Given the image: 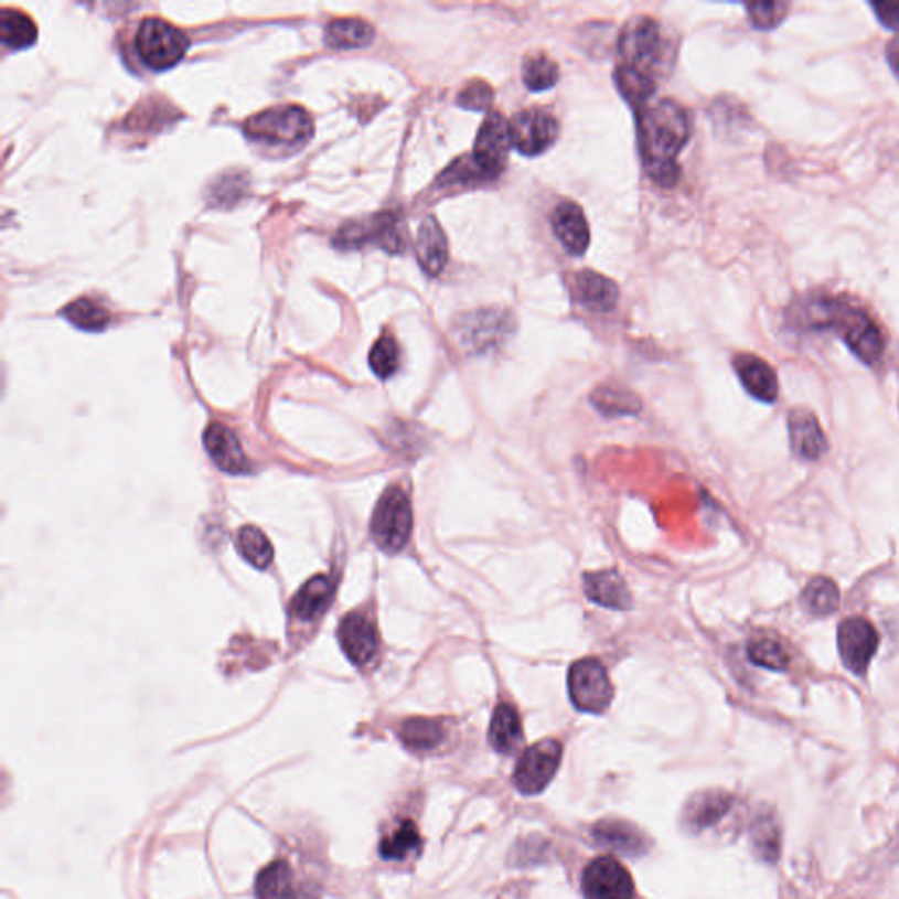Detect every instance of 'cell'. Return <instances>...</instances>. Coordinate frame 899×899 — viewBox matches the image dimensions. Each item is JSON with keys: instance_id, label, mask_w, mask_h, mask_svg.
I'll return each mask as SVG.
<instances>
[{"instance_id": "cell-28", "label": "cell", "mask_w": 899, "mask_h": 899, "mask_svg": "<svg viewBox=\"0 0 899 899\" xmlns=\"http://www.w3.org/2000/svg\"><path fill=\"white\" fill-rule=\"evenodd\" d=\"M399 740L414 752H429L438 749L445 740V726L441 720L414 717L400 724Z\"/></svg>"}, {"instance_id": "cell-6", "label": "cell", "mask_w": 899, "mask_h": 899, "mask_svg": "<svg viewBox=\"0 0 899 899\" xmlns=\"http://www.w3.org/2000/svg\"><path fill=\"white\" fill-rule=\"evenodd\" d=\"M136 50L150 69H171L185 56L189 38L165 20L147 18L136 34Z\"/></svg>"}, {"instance_id": "cell-26", "label": "cell", "mask_w": 899, "mask_h": 899, "mask_svg": "<svg viewBox=\"0 0 899 899\" xmlns=\"http://www.w3.org/2000/svg\"><path fill=\"white\" fill-rule=\"evenodd\" d=\"M332 595H334V584H332L331 578L319 575V577L306 581L304 586L299 589L292 604H290V611L299 620L317 619V617L322 616L323 611L328 610L329 602L332 601Z\"/></svg>"}, {"instance_id": "cell-35", "label": "cell", "mask_w": 899, "mask_h": 899, "mask_svg": "<svg viewBox=\"0 0 899 899\" xmlns=\"http://www.w3.org/2000/svg\"><path fill=\"white\" fill-rule=\"evenodd\" d=\"M522 79L529 90H548L559 82V65L547 53H529L522 64Z\"/></svg>"}, {"instance_id": "cell-12", "label": "cell", "mask_w": 899, "mask_h": 899, "mask_svg": "<svg viewBox=\"0 0 899 899\" xmlns=\"http://www.w3.org/2000/svg\"><path fill=\"white\" fill-rule=\"evenodd\" d=\"M878 633L865 617H848L838 628V650L842 663L854 675H865L877 654Z\"/></svg>"}, {"instance_id": "cell-38", "label": "cell", "mask_w": 899, "mask_h": 899, "mask_svg": "<svg viewBox=\"0 0 899 899\" xmlns=\"http://www.w3.org/2000/svg\"><path fill=\"white\" fill-rule=\"evenodd\" d=\"M236 547L243 559L248 560L257 569H266L272 563V545L266 534L254 525H245L237 533Z\"/></svg>"}, {"instance_id": "cell-23", "label": "cell", "mask_w": 899, "mask_h": 899, "mask_svg": "<svg viewBox=\"0 0 899 899\" xmlns=\"http://www.w3.org/2000/svg\"><path fill=\"white\" fill-rule=\"evenodd\" d=\"M415 251L426 275L438 276L443 272L448 260V243L443 228L435 216H427L418 227Z\"/></svg>"}, {"instance_id": "cell-14", "label": "cell", "mask_w": 899, "mask_h": 899, "mask_svg": "<svg viewBox=\"0 0 899 899\" xmlns=\"http://www.w3.org/2000/svg\"><path fill=\"white\" fill-rule=\"evenodd\" d=\"M587 899H633V877L616 857H598L587 866L581 877Z\"/></svg>"}, {"instance_id": "cell-16", "label": "cell", "mask_w": 899, "mask_h": 899, "mask_svg": "<svg viewBox=\"0 0 899 899\" xmlns=\"http://www.w3.org/2000/svg\"><path fill=\"white\" fill-rule=\"evenodd\" d=\"M338 636L344 654L357 666L370 663L378 652V631L364 613H350L344 617Z\"/></svg>"}, {"instance_id": "cell-4", "label": "cell", "mask_w": 899, "mask_h": 899, "mask_svg": "<svg viewBox=\"0 0 899 899\" xmlns=\"http://www.w3.org/2000/svg\"><path fill=\"white\" fill-rule=\"evenodd\" d=\"M414 531V512L408 495L400 486H390L376 503L371 518V534L382 550L397 554L408 545Z\"/></svg>"}, {"instance_id": "cell-18", "label": "cell", "mask_w": 899, "mask_h": 899, "mask_svg": "<svg viewBox=\"0 0 899 899\" xmlns=\"http://www.w3.org/2000/svg\"><path fill=\"white\" fill-rule=\"evenodd\" d=\"M789 435L792 450L805 461H818L830 448L818 418L806 408L792 409L789 415Z\"/></svg>"}, {"instance_id": "cell-7", "label": "cell", "mask_w": 899, "mask_h": 899, "mask_svg": "<svg viewBox=\"0 0 899 899\" xmlns=\"http://www.w3.org/2000/svg\"><path fill=\"white\" fill-rule=\"evenodd\" d=\"M513 332L510 311L486 308L462 314L456 323V336L470 353H485L497 349Z\"/></svg>"}, {"instance_id": "cell-31", "label": "cell", "mask_w": 899, "mask_h": 899, "mask_svg": "<svg viewBox=\"0 0 899 899\" xmlns=\"http://www.w3.org/2000/svg\"><path fill=\"white\" fill-rule=\"evenodd\" d=\"M38 40V25L20 9H2L0 13V41L4 46L23 50Z\"/></svg>"}, {"instance_id": "cell-1", "label": "cell", "mask_w": 899, "mask_h": 899, "mask_svg": "<svg viewBox=\"0 0 899 899\" xmlns=\"http://www.w3.org/2000/svg\"><path fill=\"white\" fill-rule=\"evenodd\" d=\"M638 133L643 168L650 180L672 189L681 178L678 153L691 138V120L684 106L672 99L655 100L638 113Z\"/></svg>"}, {"instance_id": "cell-40", "label": "cell", "mask_w": 899, "mask_h": 899, "mask_svg": "<svg viewBox=\"0 0 899 899\" xmlns=\"http://www.w3.org/2000/svg\"><path fill=\"white\" fill-rule=\"evenodd\" d=\"M370 366L378 378H390L399 370V346L396 338L385 332L378 338L370 353Z\"/></svg>"}, {"instance_id": "cell-20", "label": "cell", "mask_w": 899, "mask_h": 899, "mask_svg": "<svg viewBox=\"0 0 899 899\" xmlns=\"http://www.w3.org/2000/svg\"><path fill=\"white\" fill-rule=\"evenodd\" d=\"M572 293L586 310L610 313L619 302L616 281L596 271H580L572 276Z\"/></svg>"}, {"instance_id": "cell-44", "label": "cell", "mask_w": 899, "mask_h": 899, "mask_svg": "<svg viewBox=\"0 0 899 899\" xmlns=\"http://www.w3.org/2000/svg\"><path fill=\"white\" fill-rule=\"evenodd\" d=\"M875 17L889 31L899 32V2H871Z\"/></svg>"}, {"instance_id": "cell-22", "label": "cell", "mask_w": 899, "mask_h": 899, "mask_svg": "<svg viewBox=\"0 0 899 899\" xmlns=\"http://www.w3.org/2000/svg\"><path fill=\"white\" fill-rule=\"evenodd\" d=\"M584 592L599 607L620 611L633 607V598L625 586L624 578L620 577L616 569L584 575Z\"/></svg>"}, {"instance_id": "cell-33", "label": "cell", "mask_w": 899, "mask_h": 899, "mask_svg": "<svg viewBox=\"0 0 899 899\" xmlns=\"http://www.w3.org/2000/svg\"><path fill=\"white\" fill-rule=\"evenodd\" d=\"M422 850V836L411 821H403L379 844V856L385 860H405Z\"/></svg>"}, {"instance_id": "cell-9", "label": "cell", "mask_w": 899, "mask_h": 899, "mask_svg": "<svg viewBox=\"0 0 899 899\" xmlns=\"http://www.w3.org/2000/svg\"><path fill=\"white\" fill-rule=\"evenodd\" d=\"M563 747L557 740H543L522 753L513 773L518 791L524 794H538L547 788L559 770Z\"/></svg>"}, {"instance_id": "cell-3", "label": "cell", "mask_w": 899, "mask_h": 899, "mask_svg": "<svg viewBox=\"0 0 899 899\" xmlns=\"http://www.w3.org/2000/svg\"><path fill=\"white\" fill-rule=\"evenodd\" d=\"M619 53L624 65L654 78L655 73L666 69L670 55L663 26L654 18H633L620 32Z\"/></svg>"}, {"instance_id": "cell-37", "label": "cell", "mask_w": 899, "mask_h": 899, "mask_svg": "<svg viewBox=\"0 0 899 899\" xmlns=\"http://www.w3.org/2000/svg\"><path fill=\"white\" fill-rule=\"evenodd\" d=\"M293 874L287 860H275L258 874L255 882V899H283L290 886Z\"/></svg>"}, {"instance_id": "cell-5", "label": "cell", "mask_w": 899, "mask_h": 899, "mask_svg": "<svg viewBox=\"0 0 899 899\" xmlns=\"http://www.w3.org/2000/svg\"><path fill=\"white\" fill-rule=\"evenodd\" d=\"M245 133L255 141L298 145L313 133L310 113L301 106H275L245 121Z\"/></svg>"}, {"instance_id": "cell-24", "label": "cell", "mask_w": 899, "mask_h": 899, "mask_svg": "<svg viewBox=\"0 0 899 899\" xmlns=\"http://www.w3.org/2000/svg\"><path fill=\"white\" fill-rule=\"evenodd\" d=\"M596 842L624 856H642L650 844L642 831L625 821H602L592 831Z\"/></svg>"}, {"instance_id": "cell-29", "label": "cell", "mask_w": 899, "mask_h": 899, "mask_svg": "<svg viewBox=\"0 0 899 899\" xmlns=\"http://www.w3.org/2000/svg\"><path fill=\"white\" fill-rule=\"evenodd\" d=\"M375 40V29L362 18H336L328 25L325 41L338 50L364 47Z\"/></svg>"}, {"instance_id": "cell-17", "label": "cell", "mask_w": 899, "mask_h": 899, "mask_svg": "<svg viewBox=\"0 0 899 899\" xmlns=\"http://www.w3.org/2000/svg\"><path fill=\"white\" fill-rule=\"evenodd\" d=\"M736 375L740 378L745 390L762 403H774L779 397V378L773 367L764 358L752 353H738L732 358Z\"/></svg>"}, {"instance_id": "cell-32", "label": "cell", "mask_w": 899, "mask_h": 899, "mask_svg": "<svg viewBox=\"0 0 899 899\" xmlns=\"http://www.w3.org/2000/svg\"><path fill=\"white\" fill-rule=\"evenodd\" d=\"M616 83L620 94L638 113L650 104L655 94V82L649 74L619 65L616 71Z\"/></svg>"}, {"instance_id": "cell-27", "label": "cell", "mask_w": 899, "mask_h": 899, "mask_svg": "<svg viewBox=\"0 0 899 899\" xmlns=\"http://www.w3.org/2000/svg\"><path fill=\"white\" fill-rule=\"evenodd\" d=\"M522 720L515 706L509 703H501L495 706L492 715L491 729H489V741L497 752L512 753L521 745Z\"/></svg>"}, {"instance_id": "cell-13", "label": "cell", "mask_w": 899, "mask_h": 899, "mask_svg": "<svg viewBox=\"0 0 899 899\" xmlns=\"http://www.w3.org/2000/svg\"><path fill=\"white\" fill-rule=\"evenodd\" d=\"M736 798L720 789L697 792L685 806V827L697 835L723 831L736 814Z\"/></svg>"}, {"instance_id": "cell-46", "label": "cell", "mask_w": 899, "mask_h": 899, "mask_svg": "<svg viewBox=\"0 0 899 899\" xmlns=\"http://www.w3.org/2000/svg\"><path fill=\"white\" fill-rule=\"evenodd\" d=\"M887 64L891 67L892 74L899 79V38L889 41L886 47Z\"/></svg>"}, {"instance_id": "cell-21", "label": "cell", "mask_w": 899, "mask_h": 899, "mask_svg": "<svg viewBox=\"0 0 899 899\" xmlns=\"http://www.w3.org/2000/svg\"><path fill=\"white\" fill-rule=\"evenodd\" d=\"M204 447L215 464L227 473L239 474L250 470V462L243 452L239 439L234 436L233 430L222 424L215 422L207 427L204 432Z\"/></svg>"}, {"instance_id": "cell-30", "label": "cell", "mask_w": 899, "mask_h": 899, "mask_svg": "<svg viewBox=\"0 0 899 899\" xmlns=\"http://www.w3.org/2000/svg\"><path fill=\"white\" fill-rule=\"evenodd\" d=\"M590 403L604 417H629L642 409V400L619 385H601L590 394Z\"/></svg>"}, {"instance_id": "cell-2", "label": "cell", "mask_w": 899, "mask_h": 899, "mask_svg": "<svg viewBox=\"0 0 899 899\" xmlns=\"http://www.w3.org/2000/svg\"><path fill=\"white\" fill-rule=\"evenodd\" d=\"M806 328L831 329L838 332L850 352L865 364H875L882 357L886 341L875 320L839 298H815L803 308Z\"/></svg>"}, {"instance_id": "cell-34", "label": "cell", "mask_w": 899, "mask_h": 899, "mask_svg": "<svg viewBox=\"0 0 899 899\" xmlns=\"http://www.w3.org/2000/svg\"><path fill=\"white\" fill-rule=\"evenodd\" d=\"M803 604L815 617L833 616L839 607V590L827 577H814L803 590Z\"/></svg>"}, {"instance_id": "cell-19", "label": "cell", "mask_w": 899, "mask_h": 899, "mask_svg": "<svg viewBox=\"0 0 899 899\" xmlns=\"http://www.w3.org/2000/svg\"><path fill=\"white\" fill-rule=\"evenodd\" d=\"M550 222L554 234L569 254H586L590 243V228L578 204L564 201L552 213Z\"/></svg>"}, {"instance_id": "cell-43", "label": "cell", "mask_w": 899, "mask_h": 899, "mask_svg": "<svg viewBox=\"0 0 899 899\" xmlns=\"http://www.w3.org/2000/svg\"><path fill=\"white\" fill-rule=\"evenodd\" d=\"M492 100H494V90H492L489 83L482 82V79L471 82L457 97L459 106L471 109V111H486V109L491 108Z\"/></svg>"}, {"instance_id": "cell-11", "label": "cell", "mask_w": 899, "mask_h": 899, "mask_svg": "<svg viewBox=\"0 0 899 899\" xmlns=\"http://www.w3.org/2000/svg\"><path fill=\"white\" fill-rule=\"evenodd\" d=\"M512 127L513 148L522 156H542L559 138V121L545 109L531 108L516 113Z\"/></svg>"}, {"instance_id": "cell-8", "label": "cell", "mask_w": 899, "mask_h": 899, "mask_svg": "<svg viewBox=\"0 0 899 899\" xmlns=\"http://www.w3.org/2000/svg\"><path fill=\"white\" fill-rule=\"evenodd\" d=\"M569 696L586 714H602L613 699V685L598 659H581L569 667Z\"/></svg>"}, {"instance_id": "cell-36", "label": "cell", "mask_w": 899, "mask_h": 899, "mask_svg": "<svg viewBox=\"0 0 899 899\" xmlns=\"http://www.w3.org/2000/svg\"><path fill=\"white\" fill-rule=\"evenodd\" d=\"M64 319L69 320L74 328L82 329V331L99 332L108 328L111 314L99 302L94 299L82 298L65 306Z\"/></svg>"}, {"instance_id": "cell-42", "label": "cell", "mask_w": 899, "mask_h": 899, "mask_svg": "<svg viewBox=\"0 0 899 899\" xmlns=\"http://www.w3.org/2000/svg\"><path fill=\"white\" fill-rule=\"evenodd\" d=\"M439 181H443L441 185H459V183L470 185L473 181H491V178L480 169L473 157H464L450 165Z\"/></svg>"}, {"instance_id": "cell-39", "label": "cell", "mask_w": 899, "mask_h": 899, "mask_svg": "<svg viewBox=\"0 0 899 899\" xmlns=\"http://www.w3.org/2000/svg\"><path fill=\"white\" fill-rule=\"evenodd\" d=\"M749 657L753 664L767 667L771 672H783L788 670L791 657L782 642L774 638H756L749 643Z\"/></svg>"}, {"instance_id": "cell-25", "label": "cell", "mask_w": 899, "mask_h": 899, "mask_svg": "<svg viewBox=\"0 0 899 899\" xmlns=\"http://www.w3.org/2000/svg\"><path fill=\"white\" fill-rule=\"evenodd\" d=\"M750 845L758 859L764 860L768 865H774L782 850V833H780L779 822L774 818L773 812H759L750 822Z\"/></svg>"}, {"instance_id": "cell-10", "label": "cell", "mask_w": 899, "mask_h": 899, "mask_svg": "<svg viewBox=\"0 0 899 899\" xmlns=\"http://www.w3.org/2000/svg\"><path fill=\"white\" fill-rule=\"evenodd\" d=\"M512 148V127L509 121L500 113H489L474 141V162L486 176L494 180L506 168Z\"/></svg>"}, {"instance_id": "cell-41", "label": "cell", "mask_w": 899, "mask_h": 899, "mask_svg": "<svg viewBox=\"0 0 899 899\" xmlns=\"http://www.w3.org/2000/svg\"><path fill=\"white\" fill-rule=\"evenodd\" d=\"M750 23L758 31H771L785 20L789 13L788 2H750L747 4Z\"/></svg>"}, {"instance_id": "cell-15", "label": "cell", "mask_w": 899, "mask_h": 899, "mask_svg": "<svg viewBox=\"0 0 899 899\" xmlns=\"http://www.w3.org/2000/svg\"><path fill=\"white\" fill-rule=\"evenodd\" d=\"M336 239L338 245L346 246V248H357L367 243H375L390 254H399L405 250L399 220L392 213H382V215L367 218L366 222L349 224L343 227Z\"/></svg>"}, {"instance_id": "cell-45", "label": "cell", "mask_w": 899, "mask_h": 899, "mask_svg": "<svg viewBox=\"0 0 899 899\" xmlns=\"http://www.w3.org/2000/svg\"><path fill=\"white\" fill-rule=\"evenodd\" d=\"M283 899H320L319 887L311 886V884L298 882L293 880L289 891L285 895Z\"/></svg>"}]
</instances>
